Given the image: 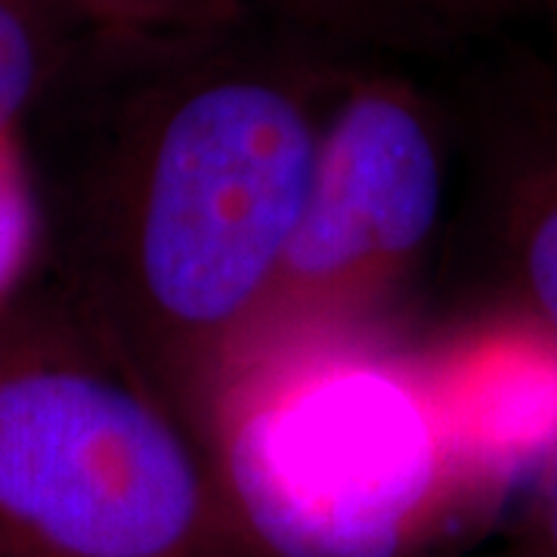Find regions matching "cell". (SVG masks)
Masks as SVG:
<instances>
[{"instance_id": "6da1fadb", "label": "cell", "mask_w": 557, "mask_h": 557, "mask_svg": "<svg viewBox=\"0 0 557 557\" xmlns=\"http://www.w3.org/2000/svg\"><path fill=\"white\" fill-rule=\"evenodd\" d=\"M357 62L273 0L199 32H84L22 131L38 273L201 443Z\"/></svg>"}, {"instance_id": "7a4b0ae2", "label": "cell", "mask_w": 557, "mask_h": 557, "mask_svg": "<svg viewBox=\"0 0 557 557\" xmlns=\"http://www.w3.org/2000/svg\"><path fill=\"white\" fill-rule=\"evenodd\" d=\"M0 557H251L196 431L40 273L0 304Z\"/></svg>"}, {"instance_id": "3957f363", "label": "cell", "mask_w": 557, "mask_h": 557, "mask_svg": "<svg viewBox=\"0 0 557 557\" xmlns=\"http://www.w3.org/2000/svg\"><path fill=\"white\" fill-rule=\"evenodd\" d=\"M205 446L251 557H409L480 486L403 338L242 366Z\"/></svg>"}, {"instance_id": "277c9868", "label": "cell", "mask_w": 557, "mask_h": 557, "mask_svg": "<svg viewBox=\"0 0 557 557\" xmlns=\"http://www.w3.org/2000/svg\"><path fill=\"white\" fill-rule=\"evenodd\" d=\"M453 152V109L416 65L359 57L325 115L295 233L230 375L300 344L399 338V307L443 226Z\"/></svg>"}, {"instance_id": "5b68a950", "label": "cell", "mask_w": 557, "mask_h": 557, "mask_svg": "<svg viewBox=\"0 0 557 557\" xmlns=\"http://www.w3.org/2000/svg\"><path fill=\"white\" fill-rule=\"evenodd\" d=\"M453 109L523 319L557 347V62L480 72Z\"/></svg>"}, {"instance_id": "8992f818", "label": "cell", "mask_w": 557, "mask_h": 557, "mask_svg": "<svg viewBox=\"0 0 557 557\" xmlns=\"http://www.w3.org/2000/svg\"><path fill=\"white\" fill-rule=\"evenodd\" d=\"M416 354L480 486L557 456V347L530 319Z\"/></svg>"}, {"instance_id": "52a82bcc", "label": "cell", "mask_w": 557, "mask_h": 557, "mask_svg": "<svg viewBox=\"0 0 557 557\" xmlns=\"http://www.w3.org/2000/svg\"><path fill=\"white\" fill-rule=\"evenodd\" d=\"M282 13L359 57L449 62L498 40L545 0H273Z\"/></svg>"}, {"instance_id": "ba28073f", "label": "cell", "mask_w": 557, "mask_h": 557, "mask_svg": "<svg viewBox=\"0 0 557 557\" xmlns=\"http://www.w3.org/2000/svg\"><path fill=\"white\" fill-rule=\"evenodd\" d=\"M81 38L60 0H0V143L25 131Z\"/></svg>"}, {"instance_id": "9c48e42d", "label": "cell", "mask_w": 557, "mask_h": 557, "mask_svg": "<svg viewBox=\"0 0 557 557\" xmlns=\"http://www.w3.org/2000/svg\"><path fill=\"white\" fill-rule=\"evenodd\" d=\"M40 263V211L22 134L0 143V304L13 298Z\"/></svg>"}, {"instance_id": "30bf717a", "label": "cell", "mask_w": 557, "mask_h": 557, "mask_svg": "<svg viewBox=\"0 0 557 557\" xmlns=\"http://www.w3.org/2000/svg\"><path fill=\"white\" fill-rule=\"evenodd\" d=\"M84 32H199L236 20L251 0H60Z\"/></svg>"}, {"instance_id": "8fae6325", "label": "cell", "mask_w": 557, "mask_h": 557, "mask_svg": "<svg viewBox=\"0 0 557 557\" xmlns=\"http://www.w3.org/2000/svg\"><path fill=\"white\" fill-rule=\"evenodd\" d=\"M515 557H557V456L539 471L520 520Z\"/></svg>"}, {"instance_id": "7c38bea8", "label": "cell", "mask_w": 557, "mask_h": 557, "mask_svg": "<svg viewBox=\"0 0 557 557\" xmlns=\"http://www.w3.org/2000/svg\"><path fill=\"white\" fill-rule=\"evenodd\" d=\"M545 22L552 28V38H555V57L552 60L557 62V0H545Z\"/></svg>"}]
</instances>
